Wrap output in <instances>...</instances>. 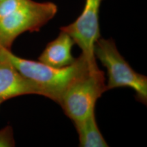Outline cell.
<instances>
[{
    "mask_svg": "<svg viewBox=\"0 0 147 147\" xmlns=\"http://www.w3.org/2000/svg\"><path fill=\"white\" fill-rule=\"evenodd\" d=\"M0 60L11 64L24 77L40 88L42 96L59 104L67 86L90 67L82 54L71 65L63 68H54L40 61L23 59L0 45Z\"/></svg>",
    "mask_w": 147,
    "mask_h": 147,
    "instance_id": "cell-1",
    "label": "cell"
},
{
    "mask_svg": "<svg viewBox=\"0 0 147 147\" xmlns=\"http://www.w3.org/2000/svg\"><path fill=\"white\" fill-rule=\"evenodd\" d=\"M53 2L33 0H0V45L10 50L23 33L38 32L57 12Z\"/></svg>",
    "mask_w": 147,
    "mask_h": 147,
    "instance_id": "cell-2",
    "label": "cell"
},
{
    "mask_svg": "<svg viewBox=\"0 0 147 147\" xmlns=\"http://www.w3.org/2000/svg\"><path fill=\"white\" fill-rule=\"evenodd\" d=\"M105 91L104 71L88 69L67 86L59 104L66 116L76 123L95 111L97 100Z\"/></svg>",
    "mask_w": 147,
    "mask_h": 147,
    "instance_id": "cell-3",
    "label": "cell"
},
{
    "mask_svg": "<svg viewBox=\"0 0 147 147\" xmlns=\"http://www.w3.org/2000/svg\"><path fill=\"white\" fill-rule=\"evenodd\" d=\"M94 55L107 69L106 91L116 88L129 87L136 92L138 101L146 104V76L134 70L119 52L113 39L97 40L94 47Z\"/></svg>",
    "mask_w": 147,
    "mask_h": 147,
    "instance_id": "cell-4",
    "label": "cell"
},
{
    "mask_svg": "<svg viewBox=\"0 0 147 147\" xmlns=\"http://www.w3.org/2000/svg\"><path fill=\"white\" fill-rule=\"evenodd\" d=\"M103 0H85L83 10L73 23L61 27L71 36L81 49L90 69H98L94 55V47L100 38L99 14Z\"/></svg>",
    "mask_w": 147,
    "mask_h": 147,
    "instance_id": "cell-5",
    "label": "cell"
},
{
    "mask_svg": "<svg viewBox=\"0 0 147 147\" xmlns=\"http://www.w3.org/2000/svg\"><path fill=\"white\" fill-rule=\"evenodd\" d=\"M31 94L42 96V92L11 64L0 60V101L3 102L13 97Z\"/></svg>",
    "mask_w": 147,
    "mask_h": 147,
    "instance_id": "cell-6",
    "label": "cell"
},
{
    "mask_svg": "<svg viewBox=\"0 0 147 147\" xmlns=\"http://www.w3.org/2000/svg\"><path fill=\"white\" fill-rule=\"evenodd\" d=\"M74 45L71 36L61 30L59 36L47 45L38 57V61L54 68L67 67L76 59L71 54Z\"/></svg>",
    "mask_w": 147,
    "mask_h": 147,
    "instance_id": "cell-7",
    "label": "cell"
},
{
    "mask_svg": "<svg viewBox=\"0 0 147 147\" xmlns=\"http://www.w3.org/2000/svg\"><path fill=\"white\" fill-rule=\"evenodd\" d=\"M78 135L79 146L80 147H108L97 126L95 111L83 120L74 123Z\"/></svg>",
    "mask_w": 147,
    "mask_h": 147,
    "instance_id": "cell-8",
    "label": "cell"
},
{
    "mask_svg": "<svg viewBox=\"0 0 147 147\" xmlns=\"http://www.w3.org/2000/svg\"><path fill=\"white\" fill-rule=\"evenodd\" d=\"M15 146L13 130L10 126L0 130V147H12Z\"/></svg>",
    "mask_w": 147,
    "mask_h": 147,
    "instance_id": "cell-9",
    "label": "cell"
},
{
    "mask_svg": "<svg viewBox=\"0 0 147 147\" xmlns=\"http://www.w3.org/2000/svg\"><path fill=\"white\" fill-rule=\"evenodd\" d=\"M1 103H2V102H1V101H0V105H1Z\"/></svg>",
    "mask_w": 147,
    "mask_h": 147,
    "instance_id": "cell-10",
    "label": "cell"
}]
</instances>
